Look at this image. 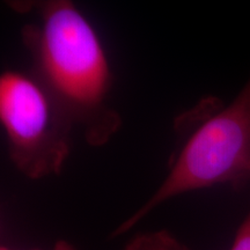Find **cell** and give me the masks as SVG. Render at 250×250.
Returning <instances> with one entry per match:
<instances>
[{
	"label": "cell",
	"mask_w": 250,
	"mask_h": 250,
	"mask_svg": "<svg viewBox=\"0 0 250 250\" xmlns=\"http://www.w3.org/2000/svg\"><path fill=\"white\" fill-rule=\"evenodd\" d=\"M35 9L36 23L21 30L35 76L88 145L102 146L122 125L110 104L111 72L95 29L67 0L21 2Z\"/></svg>",
	"instance_id": "1"
},
{
	"label": "cell",
	"mask_w": 250,
	"mask_h": 250,
	"mask_svg": "<svg viewBox=\"0 0 250 250\" xmlns=\"http://www.w3.org/2000/svg\"><path fill=\"white\" fill-rule=\"evenodd\" d=\"M0 250H14V249H11V248H8V247L1 246ZM31 250H40V249H31ZM52 250H78V249L68 241H65V240H58V241L55 243Z\"/></svg>",
	"instance_id": "6"
},
{
	"label": "cell",
	"mask_w": 250,
	"mask_h": 250,
	"mask_svg": "<svg viewBox=\"0 0 250 250\" xmlns=\"http://www.w3.org/2000/svg\"><path fill=\"white\" fill-rule=\"evenodd\" d=\"M229 250H250V212L240 225Z\"/></svg>",
	"instance_id": "5"
},
{
	"label": "cell",
	"mask_w": 250,
	"mask_h": 250,
	"mask_svg": "<svg viewBox=\"0 0 250 250\" xmlns=\"http://www.w3.org/2000/svg\"><path fill=\"white\" fill-rule=\"evenodd\" d=\"M0 121L9 158L21 174L41 180L62 173L74 124L34 74H1Z\"/></svg>",
	"instance_id": "3"
},
{
	"label": "cell",
	"mask_w": 250,
	"mask_h": 250,
	"mask_svg": "<svg viewBox=\"0 0 250 250\" xmlns=\"http://www.w3.org/2000/svg\"><path fill=\"white\" fill-rule=\"evenodd\" d=\"M123 250H189L168 230L139 233L131 239Z\"/></svg>",
	"instance_id": "4"
},
{
	"label": "cell",
	"mask_w": 250,
	"mask_h": 250,
	"mask_svg": "<svg viewBox=\"0 0 250 250\" xmlns=\"http://www.w3.org/2000/svg\"><path fill=\"white\" fill-rule=\"evenodd\" d=\"M250 181V77L227 107L201 122L171 162L155 192L110 237L132 229L158 206L183 193L218 184L241 188Z\"/></svg>",
	"instance_id": "2"
}]
</instances>
